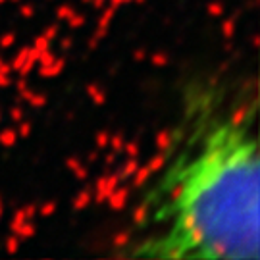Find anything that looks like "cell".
Instances as JSON below:
<instances>
[{
  "instance_id": "6da1fadb",
  "label": "cell",
  "mask_w": 260,
  "mask_h": 260,
  "mask_svg": "<svg viewBox=\"0 0 260 260\" xmlns=\"http://www.w3.org/2000/svg\"><path fill=\"white\" fill-rule=\"evenodd\" d=\"M256 93L222 110L218 91L189 89L183 123L172 133L158 181L133 208L149 232L125 256L256 260L260 160Z\"/></svg>"
},
{
  "instance_id": "7a4b0ae2",
  "label": "cell",
  "mask_w": 260,
  "mask_h": 260,
  "mask_svg": "<svg viewBox=\"0 0 260 260\" xmlns=\"http://www.w3.org/2000/svg\"><path fill=\"white\" fill-rule=\"evenodd\" d=\"M127 199H129V189L118 185L110 195H108L106 201H108V206H110L112 210H121L123 206L127 205Z\"/></svg>"
},
{
  "instance_id": "3957f363",
  "label": "cell",
  "mask_w": 260,
  "mask_h": 260,
  "mask_svg": "<svg viewBox=\"0 0 260 260\" xmlns=\"http://www.w3.org/2000/svg\"><path fill=\"white\" fill-rule=\"evenodd\" d=\"M66 68V60L64 58H56L52 64L48 66H39V75L41 77H56V75L62 74V70Z\"/></svg>"
},
{
  "instance_id": "277c9868",
  "label": "cell",
  "mask_w": 260,
  "mask_h": 260,
  "mask_svg": "<svg viewBox=\"0 0 260 260\" xmlns=\"http://www.w3.org/2000/svg\"><path fill=\"white\" fill-rule=\"evenodd\" d=\"M19 94H21V96L29 103V106H33V108H41V106L47 104V96H45V94L33 93V91H29V89L19 91Z\"/></svg>"
},
{
  "instance_id": "5b68a950",
  "label": "cell",
  "mask_w": 260,
  "mask_h": 260,
  "mask_svg": "<svg viewBox=\"0 0 260 260\" xmlns=\"http://www.w3.org/2000/svg\"><path fill=\"white\" fill-rule=\"evenodd\" d=\"M150 176H152V174H150L149 168H147V166H139L137 170H135V174L131 176V177H133L131 185L135 187V189H139V187H143L145 183H147V181H149Z\"/></svg>"
},
{
  "instance_id": "8992f818",
  "label": "cell",
  "mask_w": 260,
  "mask_h": 260,
  "mask_svg": "<svg viewBox=\"0 0 260 260\" xmlns=\"http://www.w3.org/2000/svg\"><path fill=\"white\" fill-rule=\"evenodd\" d=\"M66 166L70 168V172L74 174L77 179H85V177L89 176V170L77 160V158H68V162H66Z\"/></svg>"
},
{
  "instance_id": "52a82bcc",
  "label": "cell",
  "mask_w": 260,
  "mask_h": 260,
  "mask_svg": "<svg viewBox=\"0 0 260 260\" xmlns=\"http://www.w3.org/2000/svg\"><path fill=\"white\" fill-rule=\"evenodd\" d=\"M87 94H89V99H91L96 106H103V104L106 103V93H104L101 87H96V85H89V87H87Z\"/></svg>"
},
{
  "instance_id": "ba28073f",
  "label": "cell",
  "mask_w": 260,
  "mask_h": 260,
  "mask_svg": "<svg viewBox=\"0 0 260 260\" xmlns=\"http://www.w3.org/2000/svg\"><path fill=\"white\" fill-rule=\"evenodd\" d=\"M164 164H166V152H164V150H158L156 156H152L149 160L147 168L150 170V174H158V172L164 168Z\"/></svg>"
},
{
  "instance_id": "9c48e42d",
  "label": "cell",
  "mask_w": 260,
  "mask_h": 260,
  "mask_svg": "<svg viewBox=\"0 0 260 260\" xmlns=\"http://www.w3.org/2000/svg\"><path fill=\"white\" fill-rule=\"evenodd\" d=\"M19 135L16 129H4L0 131V145L2 147H6V149H10V147H14L16 143H18Z\"/></svg>"
},
{
  "instance_id": "30bf717a",
  "label": "cell",
  "mask_w": 260,
  "mask_h": 260,
  "mask_svg": "<svg viewBox=\"0 0 260 260\" xmlns=\"http://www.w3.org/2000/svg\"><path fill=\"white\" fill-rule=\"evenodd\" d=\"M91 201H93V195H91V191H81L79 195H75L72 206H74L75 210H85L87 206L91 205Z\"/></svg>"
},
{
  "instance_id": "8fae6325",
  "label": "cell",
  "mask_w": 260,
  "mask_h": 260,
  "mask_svg": "<svg viewBox=\"0 0 260 260\" xmlns=\"http://www.w3.org/2000/svg\"><path fill=\"white\" fill-rule=\"evenodd\" d=\"M35 233H37V228H35L33 220H25V222L21 223V228H19L14 235H18L19 239H31Z\"/></svg>"
},
{
  "instance_id": "7c38bea8",
  "label": "cell",
  "mask_w": 260,
  "mask_h": 260,
  "mask_svg": "<svg viewBox=\"0 0 260 260\" xmlns=\"http://www.w3.org/2000/svg\"><path fill=\"white\" fill-rule=\"evenodd\" d=\"M139 168V162L135 160V158H129L125 164H123V168L121 170H118L116 174L120 176V179H127V177H131L133 174H135V170Z\"/></svg>"
},
{
  "instance_id": "4fadbf2b",
  "label": "cell",
  "mask_w": 260,
  "mask_h": 260,
  "mask_svg": "<svg viewBox=\"0 0 260 260\" xmlns=\"http://www.w3.org/2000/svg\"><path fill=\"white\" fill-rule=\"evenodd\" d=\"M27 54H29V47H23L21 50H19L18 56H16V58L10 62V66H12V72H18L19 68L23 66V62L27 60Z\"/></svg>"
},
{
  "instance_id": "5bb4252c",
  "label": "cell",
  "mask_w": 260,
  "mask_h": 260,
  "mask_svg": "<svg viewBox=\"0 0 260 260\" xmlns=\"http://www.w3.org/2000/svg\"><path fill=\"white\" fill-rule=\"evenodd\" d=\"M114 16H116V8H112V6H108V8L103 12V16H101V19H99V27H104L108 29L110 27V21L114 19Z\"/></svg>"
},
{
  "instance_id": "9a60e30c",
  "label": "cell",
  "mask_w": 260,
  "mask_h": 260,
  "mask_svg": "<svg viewBox=\"0 0 260 260\" xmlns=\"http://www.w3.org/2000/svg\"><path fill=\"white\" fill-rule=\"evenodd\" d=\"M27 218H25V214H23V208L21 210H18V212L12 216V220H10V230H12V233H16L21 228V223L25 222Z\"/></svg>"
},
{
  "instance_id": "2e32d148",
  "label": "cell",
  "mask_w": 260,
  "mask_h": 260,
  "mask_svg": "<svg viewBox=\"0 0 260 260\" xmlns=\"http://www.w3.org/2000/svg\"><path fill=\"white\" fill-rule=\"evenodd\" d=\"M172 143V133L170 131H160L156 137V149L158 150H166Z\"/></svg>"
},
{
  "instance_id": "e0dca14e",
  "label": "cell",
  "mask_w": 260,
  "mask_h": 260,
  "mask_svg": "<svg viewBox=\"0 0 260 260\" xmlns=\"http://www.w3.org/2000/svg\"><path fill=\"white\" fill-rule=\"evenodd\" d=\"M54 212H56V203H54V201H48V203H45L41 208H37V214H39V216H43V218H50Z\"/></svg>"
},
{
  "instance_id": "ac0fdd59",
  "label": "cell",
  "mask_w": 260,
  "mask_h": 260,
  "mask_svg": "<svg viewBox=\"0 0 260 260\" xmlns=\"http://www.w3.org/2000/svg\"><path fill=\"white\" fill-rule=\"evenodd\" d=\"M74 12L75 10L72 8V6H68V4H62V6H58V10H56V18L58 19H68L74 16Z\"/></svg>"
},
{
  "instance_id": "d6986e66",
  "label": "cell",
  "mask_w": 260,
  "mask_h": 260,
  "mask_svg": "<svg viewBox=\"0 0 260 260\" xmlns=\"http://www.w3.org/2000/svg\"><path fill=\"white\" fill-rule=\"evenodd\" d=\"M108 145L112 147V150H114V152H120V150L123 149V145H125V143H123V135H121V133L110 135V143H108Z\"/></svg>"
},
{
  "instance_id": "ffe728a7",
  "label": "cell",
  "mask_w": 260,
  "mask_h": 260,
  "mask_svg": "<svg viewBox=\"0 0 260 260\" xmlns=\"http://www.w3.org/2000/svg\"><path fill=\"white\" fill-rule=\"evenodd\" d=\"M222 33L225 39H232L235 35V19H225L222 25Z\"/></svg>"
},
{
  "instance_id": "44dd1931",
  "label": "cell",
  "mask_w": 260,
  "mask_h": 260,
  "mask_svg": "<svg viewBox=\"0 0 260 260\" xmlns=\"http://www.w3.org/2000/svg\"><path fill=\"white\" fill-rule=\"evenodd\" d=\"M150 62H152V66H156V68H164V66H168V54H164V52H156V54L150 56Z\"/></svg>"
},
{
  "instance_id": "7402d4cb",
  "label": "cell",
  "mask_w": 260,
  "mask_h": 260,
  "mask_svg": "<svg viewBox=\"0 0 260 260\" xmlns=\"http://www.w3.org/2000/svg\"><path fill=\"white\" fill-rule=\"evenodd\" d=\"M19 239L18 235H12L8 241H6V252H10V254H14V252H18L19 251Z\"/></svg>"
},
{
  "instance_id": "603a6c76",
  "label": "cell",
  "mask_w": 260,
  "mask_h": 260,
  "mask_svg": "<svg viewBox=\"0 0 260 260\" xmlns=\"http://www.w3.org/2000/svg\"><path fill=\"white\" fill-rule=\"evenodd\" d=\"M33 47L37 48L39 52H45V50H50V41H48L47 37H37L35 39V43H33Z\"/></svg>"
},
{
  "instance_id": "cb8c5ba5",
  "label": "cell",
  "mask_w": 260,
  "mask_h": 260,
  "mask_svg": "<svg viewBox=\"0 0 260 260\" xmlns=\"http://www.w3.org/2000/svg\"><path fill=\"white\" fill-rule=\"evenodd\" d=\"M223 14V6L220 2H210L208 4V16H212V18H220Z\"/></svg>"
},
{
  "instance_id": "d4e9b609",
  "label": "cell",
  "mask_w": 260,
  "mask_h": 260,
  "mask_svg": "<svg viewBox=\"0 0 260 260\" xmlns=\"http://www.w3.org/2000/svg\"><path fill=\"white\" fill-rule=\"evenodd\" d=\"M108 143H110V133H108V131H101V133L96 135V147H99V149H106Z\"/></svg>"
},
{
  "instance_id": "484cf974",
  "label": "cell",
  "mask_w": 260,
  "mask_h": 260,
  "mask_svg": "<svg viewBox=\"0 0 260 260\" xmlns=\"http://www.w3.org/2000/svg\"><path fill=\"white\" fill-rule=\"evenodd\" d=\"M68 23H70V27L72 29H79L85 23V16L83 14H75L74 12V16L68 19Z\"/></svg>"
},
{
  "instance_id": "4316f807",
  "label": "cell",
  "mask_w": 260,
  "mask_h": 260,
  "mask_svg": "<svg viewBox=\"0 0 260 260\" xmlns=\"http://www.w3.org/2000/svg\"><path fill=\"white\" fill-rule=\"evenodd\" d=\"M121 150H123L129 158L139 156V145H137V143H127V145H123V149Z\"/></svg>"
},
{
  "instance_id": "83f0119b",
  "label": "cell",
  "mask_w": 260,
  "mask_h": 260,
  "mask_svg": "<svg viewBox=\"0 0 260 260\" xmlns=\"http://www.w3.org/2000/svg\"><path fill=\"white\" fill-rule=\"evenodd\" d=\"M14 43H16V33H6L0 37V47L2 48H10Z\"/></svg>"
},
{
  "instance_id": "f1b7e54d",
  "label": "cell",
  "mask_w": 260,
  "mask_h": 260,
  "mask_svg": "<svg viewBox=\"0 0 260 260\" xmlns=\"http://www.w3.org/2000/svg\"><path fill=\"white\" fill-rule=\"evenodd\" d=\"M31 131H33V127H31V123L29 121H19V129H18V135L19 137H29L31 135Z\"/></svg>"
},
{
  "instance_id": "f546056e",
  "label": "cell",
  "mask_w": 260,
  "mask_h": 260,
  "mask_svg": "<svg viewBox=\"0 0 260 260\" xmlns=\"http://www.w3.org/2000/svg\"><path fill=\"white\" fill-rule=\"evenodd\" d=\"M19 14H21L25 19L33 18V16H35V8H33L31 4H23V6H21V10H19Z\"/></svg>"
},
{
  "instance_id": "4dcf8cb0",
  "label": "cell",
  "mask_w": 260,
  "mask_h": 260,
  "mask_svg": "<svg viewBox=\"0 0 260 260\" xmlns=\"http://www.w3.org/2000/svg\"><path fill=\"white\" fill-rule=\"evenodd\" d=\"M10 118L19 123V121L23 120V110H21V108H18V106H14V108L10 110Z\"/></svg>"
},
{
  "instance_id": "1f68e13d",
  "label": "cell",
  "mask_w": 260,
  "mask_h": 260,
  "mask_svg": "<svg viewBox=\"0 0 260 260\" xmlns=\"http://www.w3.org/2000/svg\"><path fill=\"white\" fill-rule=\"evenodd\" d=\"M23 214H25V218H27V220H33V218L37 216V206H35V205H27L25 208H23Z\"/></svg>"
},
{
  "instance_id": "d6a6232c",
  "label": "cell",
  "mask_w": 260,
  "mask_h": 260,
  "mask_svg": "<svg viewBox=\"0 0 260 260\" xmlns=\"http://www.w3.org/2000/svg\"><path fill=\"white\" fill-rule=\"evenodd\" d=\"M56 33H58V27L56 25H50V27L45 29V33H43V37H47L48 41H52L56 37Z\"/></svg>"
},
{
  "instance_id": "836d02e7",
  "label": "cell",
  "mask_w": 260,
  "mask_h": 260,
  "mask_svg": "<svg viewBox=\"0 0 260 260\" xmlns=\"http://www.w3.org/2000/svg\"><path fill=\"white\" fill-rule=\"evenodd\" d=\"M10 85H12V75L0 74V87L4 89V87H10Z\"/></svg>"
},
{
  "instance_id": "e575fe53",
  "label": "cell",
  "mask_w": 260,
  "mask_h": 260,
  "mask_svg": "<svg viewBox=\"0 0 260 260\" xmlns=\"http://www.w3.org/2000/svg\"><path fill=\"white\" fill-rule=\"evenodd\" d=\"M0 74H6V75H12V66L6 64L4 60L0 62Z\"/></svg>"
},
{
  "instance_id": "d590c367",
  "label": "cell",
  "mask_w": 260,
  "mask_h": 260,
  "mask_svg": "<svg viewBox=\"0 0 260 260\" xmlns=\"http://www.w3.org/2000/svg\"><path fill=\"white\" fill-rule=\"evenodd\" d=\"M18 87V91H23V89H27V85H25V77H19V81L16 83Z\"/></svg>"
},
{
  "instance_id": "8d00e7d4",
  "label": "cell",
  "mask_w": 260,
  "mask_h": 260,
  "mask_svg": "<svg viewBox=\"0 0 260 260\" xmlns=\"http://www.w3.org/2000/svg\"><path fill=\"white\" fill-rule=\"evenodd\" d=\"M108 2H110V6H112V8H116V10L120 8L121 4H125V0H108Z\"/></svg>"
},
{
  "instance_id": "74e56055",
  "label": "cell",
  "mask_w": 260,
  "mask_h": 260,
  "mask_svg": "<svg viewBox=\"0 0 260 260\" xmlns=\"http://www.w3.org/2000/svg\"><path fill=\"white\" fill-rule=\"evenodd\" d=\"M106 2H108V0H91V4H93L94 8H103Z\"/></svg>"
},
{
  "instance_id": "f35d334b",
  "label": "cell",
  "mask_w": 260,
  "mask_h": 260,
  "mask_svg": "<svg viewBox=\"0 0 260 260\" xmlns=\"http://www.w3.org/2000/svg\"><path fill=\"white\" fill-rule=\"evenodd\" d=\"M133 58H135L137 62H143V60H145V52H143V50H137V52L133 54Z\"/></svg>"
},
{
  "instance_id": "ab89813d",
  "label": "cell",
  "mask_w": 260,
  "mask_h": 260,
  "mask_svg": "<svg viewBox=\"0 0 260 260\" xmlns=\"http://www.w3.org/2000/svg\"><path fill=\"white\" fill-rule=\"evenodd\" d=\"M114 160H116V152H110V154L106 156V164H114Z\"/></svg>"
},
{
  "instance_id": "60d3db41",
  "label": "cell",
  "mask_w": 260,
  "mask_h": 260,
  "mask_svg": "<svg viewBox=\"0 0 260 260\" xmlns=\"http://www.w3.org/2000/svg\"><path fill=\"white\" fill-rule=\"evenodd\" d=\"M72 47V39H64L62 41V48H70Z\"/></svg>"
},
{
  "instance_id": "b9f144b4",
  "label": "cell",
  "mask_w": 260,
  "mask_h": 260,
  "mask_svg": "<svg viewBox=\"0 0 260 260\" xmlns=\"http://www.w3.org/2000/svg\"><path fill=\"white\" fill-rule=\"evenodd\" d=\"M96 158H99V152H89V160H91V162H94V160H96Z\"/></svg>"
},
{
  "instance_id": "7bdbcfd3",
  "label": "cell",
  "mask_w": 260,
  "mask_h": 260,
  "mask_svg": "<svg viewBox=\"0 0 260 260\" xmlns=\"http://www.w3.org/2000/svg\"><path fill=\"white\" fill-rule=\"evenodd\" d=\"M2 214H4V210H2V206H0V220H2Z\"/></svg>"
},
{
  "instance_id": "ee69618b",
  "label": "cell",
  "mask_w": 260,
  "mask_h": 260,
  "mask_svg": "<svg viewBox=\"0 0 260 260\" xmlns=\"http://www.w3.org/2000/svg\"><path fill=\"white\" fill-rule=\"evenodd\" d=\"M4 2H6V0H0V4H4Z\"/></svg>"
},
{
  "instance_id": "f6af8a7d",
  "label": "cell",
  "mask_w": 260,
  "mask_h": 260,
  "mask_svg": "<svg viewBox=\"0 0 260 260\" xmlns=\"http://www.w3.org/2000/svg\"><path fill=\"white\" fill-rule=\"evenodd\" d=\"M83 2H87V4H89V2H91V0H83Z\"/></svg>"
},
{
  "instance_id": "bcb514c9",
  "label": "cell",
  "mask_w": 260,
  "mask_h": 260,
  "mask_svg": "<svg viewBox=\"0 0 260 260\" xmlns=\"http://www.w3.org/2000/svg\"><path fill=\"white\" fill-rule=\"evenodd\" d=\"M0 206H2V197H0Z\"/></svg>"
},
{
  "instance_id": "7dc6e473",
  "label": "cell",
  "mask_w": 260,
  "mask_h": 260,
  "mask_svg": "<svg viewBox=\"0 0 260 260\" xmlns=\"http://www.w3.org/2000/svg\"><path fill=\"white\" fill-rule=\"evenodd\" d=\"M0 121H2V114H0Z\"/></svg>"
},
{
  "instance_id": "c3c4849f",
  "label": "cell",
  "mask_w": 260,
  "mask_h": 260,
  "mask_svg": "<svg viewBox=\"0 0 260 260\" xmlns=\"http://www.w3.org/2000/svg\"><path fill=\"white\" fill-rule=\"evenodd\" d=\"M12 2H19V0H12Z\"/></svg>"
},
{
  "instance_id": "681fc988",
  "label": "cell",
  "mask_w": 260,
  "mask_h": 260,
  "mask_svg": "<svg viewBox=\"0 0 260 260\" xmlns=\"http://www.w3.org/2000/svg\"><path fill=\"white\" fill-rule=\"evenodd\" d=\"M0 62H2V58H0Z\"/></svg>"
}]
</instances>
